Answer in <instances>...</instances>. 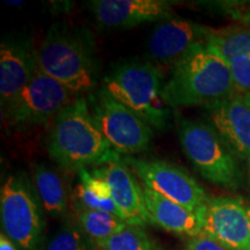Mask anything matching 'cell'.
Listing matches in <instances>:
<instances>
[{"mask_svg":"<svg viewBox=\"0 0 250 250\" xmlns=\"http://www.w3.org/2000/svg\"><path fill=\"white\" fill-rule=\"evenodd\" d=\"M143 192L151 223L168 232L190 237L203 232L201 218L197 212L188 210L145 186H143Z\"/></svg>","mask_w":250,"mask_h":250,"instance_id":"2e32d148","label":"cell"},{"mask_svg":"<svg viewBox=\"0 0 250 250\" xmlns=\"http://www.w3.org/2000/svg\"><path fill=\"white\" fill-rule=\"evenodd\" d=\"M164 76L148 59H130L114 65L104 77L102 88L123 103L151 126L166 130L171 110L162 100Z\"/></svg>","mask_w":250,"mask_h":250,"instance_id":"277c9868","label":"cell"},{"mask_svg":"<svg viewBox=\"0 0 250 250\" xmlns=\"http://www.w3.org/2000/svg\"><path fill=\"white\" fill-rule=\"evenodd\" d=\"M123 160L145 187L197 212L208 199L205 190L186 170L167 161L124 156Z\"/></svg>","mask_w":250,"mask_h":250,"instance_id":"9c48e42d","label":"cell"},{"mask_svg":"<svg viewBox=\"0 0 250 250\" xmlns=\"http://www.w3.org/2000/svg\"><path fill=\"white\" fill-rule=\"evenodd\" d=\"M33 182L46 213L52 217L65 215L68 206V192L61 175L44 164H34Z\"/></svg>","mask_w":250,"mask_h":250,"instance_id":"e0dca14e","label":"cell"},{"mask_svg":"<svg viewBox=\"0 0 250 250\" xmlns=\"http://www.w3.org/2000/svg\"><path fill=\"white\" fill-rule=\"evenodd\" d=\"M79 173L80 183L83 184L86 189H88L93 195L101 199H112L110 187L107 181H105L101 175L96 174L95 171L89 173L87 169H81Z\"/></svg>","mask_w":250,"mask_h":250,"instance_id":"cb8c5ba5","label":"cell"},{"mask_svg":"<svg viewBox=\"0 0 250 250\" xmlns=\"http://www.w3.org/2000/svg\"><path fill=\"white\" fill-rule=\"evenodd\" d=\"M206 44L228 62L236 57L250 58V27L235 23L223 28H208Z\"/></svg>","mask_w":250,"mask_h":250,"instance_id":"ac0fdd59","label":"cell"},{"mask_svg":"<svg viewBox=\"0 0 250 250\" xmlns=\"http://www.w3.org/2000/svg\"><path fill=\"white\" fill-rule=\"evenodd\" d=\"M88 104L96 123L112 152L131 156L147 151L151 146V125L112 98L102 87L89 96Z\"/></svg>","mask_w":250,"mask_h":250,"instance_id":"52a82bcc","label":"cell"},{"mask_svg":"<svg viewBox=\"0 0 250 250\" xmlns=\"http://www.w3.org/2000/svg\"><path fill=\"white\" fill-rule=\"evenodd\" d=\"M5 5H8V6H14V7H17V6H23L24 1H22V0H13V1H9V0H5Z\"/></svg>","mask_w":250,"mask_h":250,"instance_id":"4316f807","label":"cell"},{"mask_svg":"<svg viewBox=\"0 0 250 250\" xmlns=\"http://www.w3.org/2000/svg\"><path fill=\"white\" fill-rule=\"evenodd\" d=\"M234 93L228 62L206 43H202L171 68L161 96L169 108L193 105L208 108Z\"/></svg>","mask_w":250,"mask_h":250,"instance_id":"6da1fadb","label":"cell"},{"mask_svg":"<svg viewBox=\"0 0 250 250\" xmlns=\"http://www.w3.org/2000/svg\"><path fill=\"white\" fill-rule=\"evenodd\" d=\"M210 125L236 158H250V101L234 93L229 98L210 105Z\"/></svg>","mask_w":250,"mask_h":250,"instance_id":"9a60e30c","label":"cell"},{"mask_svg":"<svg viewBox=\"0 0 250 250\" xmlns=\"http://www.w3.org/2000/svg\"><path fill=\"white\" fill-rule=\"evenodd\" d=\"M99 250H158L143 227L127 225L123 230L96 245Z\"/></svg>","mask_w":250,"mask_h":250,"instance_id":"ffe728a7","label":"cell"},{"mask_svg":"<svg viewBox=\"0 0 250 250\" xmlns=\"http://www.w3.org/2000/svg\"><path fill=\"white\" fill-rule=\"evenodd\" d=\"M235 93L250 98V58L236 57L228 61Z\"/></svg>","mask_w":250,"mask_h":250,"instance_id":"603a6c76","label":"cell"},{"mask_svg":"<svg viewBox=\"0 0 250 250\" xmlns=\"http://www.w3.org/2000/svg\"><path fill=\"white\" fill-rule=\"evenodd\" d=\"M208 28L180 18L162 21L148 39V61L159 67L173 68L196 45L206 43Z\"/></svg>","mask_w":250,"mask_h":250,"instance_id":"7c38bea8","label":"cell"},{"mask_svg":"<svg viewBox=\"0 0 250 250\" xmlns=\"http://www.w3.org/2000/svg\"><path fill=\"white\" fill-rule=\"evenodd\" d=\"M94 171L108 182L112 199L125 223L139 227L151 223L144 199L143 186L138 183L132 169L125 164L121 155L114 152L104 167Z\"/></svg>","mask_w":250,"mask_h":250,"instance_id":"5bb4252c","label":"cell"},{"mask_svg":"<svg viewBox=\"0 0 250 250\" xmlns=\"http://www.w3.org/2000/svg\"><path fill=\"white\" fill-rule=\"evenodd\" d=\"M0 250H19L13 242L5 235L4 233L0 234Z\"/></svg>","mask_w":250,"mask_h":250,"instance_id":"484cf974","label":"cell"},{"mask_svg":"<svg viewBox=\"0 0 250 250\" xmlns=\"http://www.w3.org/2000/svg\"><path fill=\"white\" fill-rule=\"evenodd\" d=\"M74 201H76V208H86V210L109 212L122 218V214L115 204L114 199H101L93 195L88 189H86L83 184H78L74 189ZM123 219V218H122Z\"/></svg>","mask_w":250,"mask_h":250,"instance_id":"7402d4cb","label":"cell"},{"mask_svg":"<svg viewBox=\"0 0 250 250\" xmlns=\"http://www.w3.org/2000/svg\"><path fill=\"white\" fill-rule=\"evenodd\" d=\"M247 213H248V219H249V230H250V206L247 208Z\"/></svg>","mask_w":250,"mask_h":250,"instance_id":"f1b7e54d","label":"cell"},{"mask_svg":"<svg viewBox=\"0 0 250 250\" xmlns=\"http://www.w3.org/2000/svg\"><path fill=\"white\" fill-rule=\"evenodd\" d=\"M186 250H232L221 245L213 237L202 232L198 235L190 237L186 246Z\"/></svg>","mask_w":250,"mask_h":250,"instance_id":"d4e9b609","label":"cell"},{"mask_svg":"<svg viewBox=\"0 0 250 250\" xmlns=\"http://www.w3.org/2000/svg\"><path fill=\"white\" fill-rule=\"evenodd\" d=\"M241 24H246V26H249V27H250V12H249V14L247 15V18H246L245 22L241 23Z\"/></svg>","mask_w":250,"mask_h":250,"instance_id":"83f0119b","label":"cell"},{"mask_svg":"<svg viewBox=\"0 0 250 250\" xmlns=\"http://www.w3.org/2000/svg\"><path fill=\"white\" fill-rule=\"evenodd\" d=\"M48 152L62 168L76 171L105 164L114 153L83 98L74 99L56 116L49 133Z\"/></svg>","mask_w":250,"mask_h":250,"instance_id":"3957f363","label":"cell"},{"mask_svg":"<svg viewBox=\"0 0 250 250\" xmlns=\"http://www.w3.org/2000/svg\"><path fill=\"white\" fill-rule=\"evenodd\" d=\"M247 99H248V100H249V101H250V98H247Z\"/></svg>","mask_w":250,"mask_h":250,"instance_id":"4dcf8cb0","label":"cell"},{"mask_svg":"<svg viewBox=\"0 0 250 250\" xmlns=\"http://www.w3.org/2000/svg\"><path fill=\"white\" fill-rule=\"evenodd\" d=\"M179 139L184 154L206 181L230 190L242 186L243 174L237 158L210 124L182 120Z\"/></svg>","mask_w":250,"mask_h":250,"instance_id":"8992f818","label":"cell"},{"mask_svg":"<svg viewBox=\"0 0 250 250\" xmlns=\"http://www.w3.org/2000/svg\"><path fill=\"white\" fill-rule=\"evenodd\" d=\"M77 219L81 229L95 245L120 233L127 226L118 215L103 211L77 208Z\"/></svg>","mask_w":250,"mask_h":250,"instance_id":"d6986e66","label":"cell"},{"mask_svg":"<svg viewBox=\"0 0 250 250\" xmlns=\"http://www.w3.org/2000/svg\"><path fill=\"white\" fill-rule=\"evenodd\" d=\"M44 250H99L95 243L86 235L80 226L66 221L52 239L45 245Z\"/></svg>","mask_w":250,"mask_h":250,"instance_id":"44dd1931","label":"cell"},{"mask_svg":"<svg viewBox=\"0 0 250 250\" xmlns=\"http://www.w3.org/2000/svg\"><path fill=\"white\" fill-rule=\"evenodd\" d=\"M98 62L90 31L66 21L51 24L39 48L41 70L74 94L95 87Z\"/></svg>","mask_w":250,"mask_h":250,"instance_id":"7a4b0ae2","label":"cell"},{"mask_svg":"<svg viewBox=\"0 0 250 250\" xmlns=\"http://www.w3.org/2000/svg\"><path fill=\"white\" fill-rule=\"evenodd\" d=\"M248 167H249V174H250V158L248 159Z\"/></svg>","mask_w":250,"mask_h":250,"instance_id":"f546056e","label":"cell"},{"mask_svg":"<svg viewBox=\"0 0 250 250\" xmlns=\"http://www.w3.org/2000/svg\"><path fill=\"white\" fill-rule=\"evenodd\" d=\"M39 49L34 35L13 31L0 43V102L4 109L39 70Z\"/></svg>","mask_w":250,"mask_h":250,"instance_id":"30bf717a","label":"cell"},{"mask_svg":"<svg viewBox=\"0 0 250 250\" xmlns=\"http://www.w3.org/2000/svg\"><path fill=\"white\" fill-rule=\"evenodd\" d=\"M43 211L29 176L22 171L8 175L0 191L1 233L19 250H44Z\"/></svg>","mask_w":250,"mask_h":250,"instance_id":"5b68a950","label":"cell"},{"mask_svg":"<svg viewBox=\"0 0 250 250\" xmlns=\"http://www.w3.org/2000/svg\"><path fill=\"white\" fill-rule=\"evenodd\" d=\"M73 95L76 94L39 67L33 79L4 109L9 122L15 126L43 125L55 120L73 101Z\"/></svg>","mask_w":250,"mask_h":250,"instance_id":"ba28073f","label":"cell"},{"mask_svg":"<svg viewBox=\"0 0 250 250\" xmlns=\"http://www.w3.org/2000/svg\"><path fill=\"white\" fill-rule=\"evenodd\" d=\"M203 232L232 250H250L249 219L245 204L233 197L208 198L197 210Z\"/></svg>","mask_w":250,"mask_h":250,"instance_id":"8fae6325","label":"cell"},{"mask_svg":"<svg viewBox=\"0 0 250 250\" xmlns=\"http://www.w3.org/2000/svg\"><path fill=\"white\" fill-rule=\"evenodd\" d=\"M87 6L96 23L109 29H126L175 18L171 2L165 0H93Z\"/></svg>","mask_w":250,"mask_h":250,"instance_id":"4fadbf2b","label":"cell"}]
</instances>
